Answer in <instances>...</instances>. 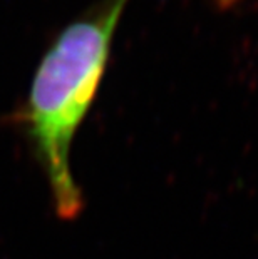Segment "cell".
<instances>
[{
	"label": "cell",
	"mask_w": 258,
	"mask_h": 259,
	"mask_svg": "<svg viewBox=\"0 0 258 259\" xmlns=\"http://www.w3.org/2000/svg\"><path fill=\"white\" fill-rule=\"evenodd\" d=\"M126 4L107 0L69 24L44 54L32 79L22 120L62 221H74L84 209L70 169V147L96 101Z\"/></svg>",
	"instance_id": "6da1fadb"
},
{
	"label": "cell",
	"mask_w": 258,
	"mask_h": 259,
	"mask_svg": "<svg viewBox=\"0 0 258 259\" xmlns=\"http://www.w3.org/2000/svg\"><path fill=\"white\" fill-rule=\"evenodd\" d=\"M219 2H222V4H232L233 0H219Z\"/></svg>",
	"instance_id": "7a4b0ae2"
}]
</instances>
